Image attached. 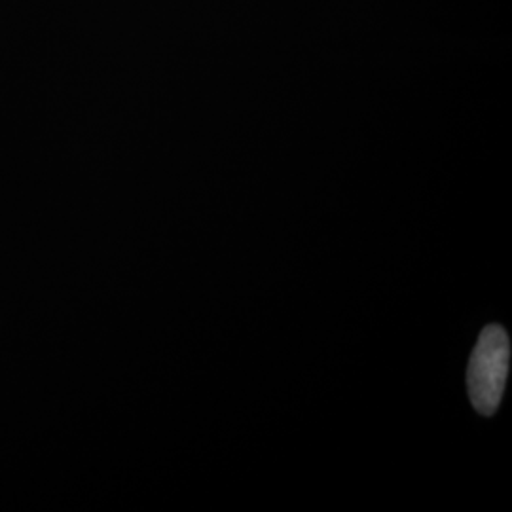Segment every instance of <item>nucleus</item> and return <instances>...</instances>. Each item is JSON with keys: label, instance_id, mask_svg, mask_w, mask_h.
<instances>
[{"label": "nucleus", "instance_id": "1", "mask_svg": "<svg viewBox=\"0 0 512 512\" xmlns=\"http://www.w3.org/2000/svg\"><path fill=\"white\" fill-rule=\"evenodd\" d=\"M511 361V342L507 332L490 325L482 330L467 370L471 403L482 416H494L499 408Z\"/></svg>", "mask_w": 512, "mask_h": 512}]
</instances>
